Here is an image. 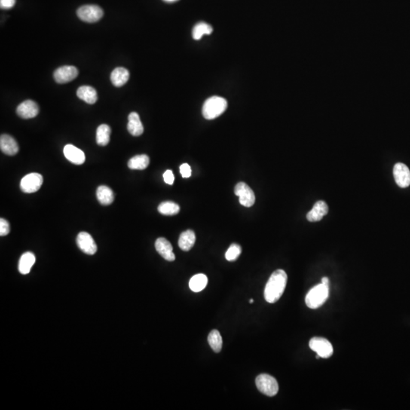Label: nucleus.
<instances>
[{
	"mask_svg": "<svg viewBox=\"0 0 410 410\" xmlns=\"http://www.w3.org/2000/svg\"><path fill=\"white\" fill-rule=\"evenodd\" d=\"M181 175L183 178H189L191 175V169L188 163H183L179 167Z\"/></svg>",
	"mask_w": 410,
	"mask_h": 410,
	"instance_id": "31",
	"label": "nucleus"
},
{
	"mask_svg": "<svg viewBox=\"0 0 410 410\" xmlns=\"http://www.w3.org/2000/svg\"><path fill=\"white\" fill-rule=\"evenodd\" d=\"M77 15L83 22L94 23L102 19L104 12L98 6L86 5L78 9Z\"/></svg>",
	"mask_w": 410,
	"mask_h": 410,
	"instance_id": "5",
	"label": "nucleus"
},
{
	"mask_svg": "<svg viewBox=\"0 0 410 410\" xmlns=\"http://www.w3.org/2000/svg\"><path fill=\"white\" fill-rule=\"evenodd\" d=\"M328 213V206L323 200H319L315 203L313 209L307 214V220L310 222H318Z\"/></svg>",
	"mask_w": 410,
	"mask_h": 410,
	"instance_id": "15",
	"label": "nucleus"
},
{
	"mask_svg": "<svg viewBox=\"0 0 410 410\" xmlns=\"http://www.w3.org/2000/svg\"><path fill=\"white\" fill-rule=\"evenodd\" d=\"M164 1H166V2H168V3H172V2H176V1H177V0H164Z\"/></svg>",
	"mask_w": 410,
	"mask_h": 410,
	"instance_id": "35",
	"label": "nucleus"
},
{
	"mask_svg": "<svg viewBox=\"0 0 410 410\" xmlns=\"http://www.w3.org/2000/svg\"><path fill=\"white\" fill-rule=\"evenodd\" d=\"M0 148L7 155H16L19 152V147L13 137L9 135H2L0 138Z\"/></svg>",
	"mask_w": 410,
	"mask_h": 410,
	"instance_id": "16",
	"label": "nucleus"
},
{
	"mask_svg": "<svg viewBox=\"0 0 410 410\" xmlns=\"http://www.w3.org/2000/svg\"><path fill=\"white\" fill-rule=\"evenodd\" d=\"M78 75V71L76 67L72 65H64L55 71L53 78L59 84H65L70 82L76 78Z\"/></svg>",
	"mask_w": 410,
	"mask_h": 410,
	"instance_id": "9",
	"label": "nucleus"
},
{
	"mask_svg": "<svg viewBox=\"0 0 410 410\" xmlns=\"http://www.w3.org/2000/svg\"><path fill=\"white\" fill-rule=\"evenodd\" d=\"M287 283V274L283 270H277L272 273L264 289V298L269 303H275L284 292Z\"/></svg>",
	"mask_w": 410,
	"mask_h": 410,
	"instance_id": "1",
	"label": "nucleus"
},
{
	"mask_svg": "<svg viewBox=\"0 0 410 410\" xmlns=\"http://www.w3.org/2000/svg\"><path fill=\"white\" fill-rule=\"evenodd\" d=\"M16 112L21 118L25 120L34 118L39 114V107L34 101L28 99L19 105Z\"/></svg>",
	"mask_w": 410,
	"mask_h": 410,
	"instance_id": "12",
	"label": "nucleus"
},
{
	"mask_svg": "<svg viewBox=\"0 0 410 410\" xmlns=\"http://www.w3.org/2000/svg\"><path fill=\"white\" fill-rule=\"evenodd\" d=\"M128 131L133 136H140L144 132V126L139 114L135 112L131 113L129 116Z\"/></svg>",
	"mask_w": 410,
	"mask_h": 410,
	"instance_id": "17",
	"label": "nucleus"
},
{
	"mask_svg": "<svg viewBox=\"0 0 410 410\" xmlns=\"http://www.w3.org/2000/svg\"><path fill=\"white\" fill-rule=\"evenodd\" d=\"M158 212L161 215L166 216H173L177 215L180 211V208L177 203L173 201H164L158 206Z\"/></svg>",
	"mask_w": 410,
	"mask_h": 410,
	"instance_id": "26",
	"label": "nucleus"
},
{
	"mask_svg": "<svg viewBox=\"0 0 410 410\" xmlns=\"http://www.w3.org/2000/svg\"><path fill=\"white\" fill-rule=\"evenodd\" d=\"M163 179H164V182L168 185H173L175 180V176L172 170L168 169L163 173Z\"/></svg>",
	"mask_w": 410,
	"mask_h": 410,
	"instance_id": "32",
	"label": "nucleus"
},
{
	"mask_svg": "<svg viewBox=\"0 0 410 410\" xmlns=\"http://www.w3.org/2000/svg\"><path fill=\"white\" fill-rule=\"evenodd\" d=\"M208 284L207 276L203 273H198L191 277L189 281V287L194 292L203 290Z\"/></svg>",
	"mask_w": 410,
	"mask_h": 410,
	"instance_id": "25",
	"label": "nucleus"
},
{
	"mask_svg": "<svg viewBox=\"0 0 410 410\" xmlns=\"http://www.w3.org/2000/svg\"><path fill=\"white\" fill-rule=\"evenodd\" d=\"M195 243V234L192 230L183 232L179 236V246L182 251L188 252L194 246Z\"/></svg>",
	"mask_w": 410,
	"mask_h": 410,
	"instance_id": "20",
	"label": "nucleus"
},
{
	"mask_svg": "<svg viewBox=\"0 0 410 410\" xmlns=\"http://www.w3.org/2000/svg\"><path fill=\"white\" fill-rule=\"evenodd\" d=\"M43 182V176L39 173H30L21 180V190L25 193L36 192L41 188Z\"/></svg>",
	"mask_w": 410,
	"mask_h": 410,
	"instance_id": "8",
	"label": "nucleus"
},
{
	"mask_svg": "<svg viewBox=\"0 0 410 410\" xmlns=\"http://www.w3.org/2000/svg\"><path fill=\"white\" fill-rule=\"evenodd\" d=\"M213 28L205 22H199L193 28L192 36L194 40H200L204 34H211Z\"/></svg>",
	"mask_w": 410,
	"mask_h": 410,
	"instance_id": "28",
	"label": "nucleus"
},
{
	"mask_svg": "<svg viewBox=\"0 0 410 410\" xmlns=\"http://www.w3.org/2000/svg\"><path fill=\"white\" fill-rule=\"evenodd\" d=\"M257 388L263 394L268 396L277 395L279 391V385L277 380L267 374H261L255 379Z\"/></svg>",
	"mask_w": 410,
	"mask_h": 410,
	"instance_id": "4",
	"label": "nucleus"
},
{
	"mask_svg": "<svg viewBox=\"0 0 410 410\" xmlns=\"http://www.w3.org/2000/svg\"><path fill=\"white\" fill-rule=\"evenodd\" d=\"M111 129L108 125H100L96 129V142L98 145L106 146L111 139Z\"/></svg>",
	"mask_w": 410,
	"mask_h": 410,
	"instance_id": "23",
	"label": "nucleus"
},
{
	"mask_svg": "<svg viewBox=\"0 0 410 410\" xmlns=\"http://www.w3.org/2000/svg\"><path fill=\"white\" fill-rule=\"evenodd\" d=\"M227 102L221 96H214L205 101L202 114L206 120H214L224 114L227 110Z\"/></svg>",
	"mask_w": 410,
	"mask_h": 410,
	"instance_id": "2",
	"label": "nucleus"
},
{
	"mask_svg": "<svg viewBox=\"0 0 410 410\" xmlns=\"http://www.w3.org/2000/svg\"><path fill=\"white\" fill-rule=\"evenodd\" d=\"M157 252L168 261H173L176 259L173 252V246L165 238H158L155 243Z\"/></svg>",
	"mask_w": 410,
	"mask_h": 410,
	"instance_id": "13",
	"label": "nucleus"
},
{
	"mask_svg": "<svg viewBox=\"0 0 410 410\" xmlns=\"http://www.w3.org/2000/svg\"><path fill=\"white\" fill-rule=\"evenodd\" d=\"M16 4V0H0V7L4 10H10Z\"/></svg>",
	"mask_w": 410,
	"mask_h": 410,
	"instance_id": "33",
	"label": "nucleus"
},
{
	"mask_svg": "<svg viewBox=\"0 0 410 410\" xmlns=\"http://www.w3.org/2000/svg\"><path fill=\"white\" fill-rule=\"evenodd\" d=\"M36 258L31 252H25L22 255L19 260V270L22 274H28L31 271V267L34 265Z\"/></svg>",
	"mask_w": 410,
	"mask_h": 410,
	"instance_id": "21",
	"label": "nucleus"
},
{
	"mask_svg": "<svg viewBox=\"0 0 410 410\" xmlns=\"http://www.w3.org/2000/svg\"><path fill=\"white\" fill-rule=\"evenodd\" d=\"M96 197L102 205H110L114 202V191L106 185H101L96 189Z\"/></svg>",
	"mask_w": 410,
	"mask_h": 410,
	"instance_id": "22",
	"label": "nucleus"
},
{
	"mask_svg": "<svg viewBox=\"0 0 410 410\" xmlns=\"http://www.w3.org/2000/svg\"><path fill=\"white\" fill-rule=\"evenodd\" d=\"M310 347L321 358L324 359L331 357L334 353L332 344L323 337H314L311 339L310 341Z\"/></svg>",
	"mask_w": 410,
	"mask_h": 410,
	"instance_id": "6",
	"label": "nucleus"
},
{
	"mask_svg": "<svg viewBox=\"0 0 410 410\" xmlns=\"http://www.w3.org/2000/svg\"><path fill=\"white\" fill-rule=\"evenodd\" d=\"M242 248L239 245L233 243L227 249V252L225 254V258L227 261H234L239 258V255H241Z\"/></svg>",
	"mask_w": 410,
	"mask_h": 410,
	"instance_id": "29",
	"label": "nucleus"
},
{
	"mask_svg": "<svg viewBox=\"0 0 410 410\" xmlns=\"http://www.w3.org/2000/svg\"><path fill=\"white\" fill-rule=\"evenodd\" d=\"M393 176L396 184L400 188H406L410 185V170L406 165L397 163L393 167Z\"/></svg>",
	"mask_w": 410,
	"mask_h": 410,
	"instance_id": "10",
	"label": "nucleus"
},
{
	"mask_svg": "<svg viewBox=\"0 0 410 410\" xmlns=\"http://www.w3.org/2000/svg\"><path fill=\"white\" fill-rule=\"evenodd\" d=\"M322 283L329 286V279L328 277H323L322 280Z\"/></svg>",
	"mask_w": 410,
	"mask_h": 410,
	"instance_id": "34",
	"label": "nucleus"
},
{
	"mask_svg": "<svg viewBox=\"0 0 410 410\" xmlns=\"http://www.w3.org/2000/svg\"><path fill=\"white\" fill-rule=\"evenodd\" d=\"M10 223H9L7 220L1 218V219H0V236H7V235L10 233Z\"/></svg>",
	"mask_w": 410,
	"mask_h": 410,
	"instance_id": "30",
	"label": "nucleus"
},
{
	"mask_svg": "<svg viewBox=\"0 0 410 410\" xmlns=\"http://www.w3.org/2000/svg\"><path fill=\"white\" fill-rule=\"evenodd\" d=\"M150 163V159L146 154L136 155L131 158L128 162V166L131 169H145Z\"/></svg>",
	"mask_w": 410,
	"mask_h": 410,
	"instance_id": "24",
	"label": "nucleus"
},
{
	"mask_svg": "<svg viewBox=\"0 0 410 410\" xmlns=\"http://www.w3.org/2000/svg\"><path fill=\"white\" fill-rule=\"evenodd\" d=\"M234 192L239 197V203L244 207L250 208L255 203V193L245 182H239L235 187Z\"/></svg>",
	"mask_w": 410,
	"mask_h": 410,
	"instance_id": "7",
	"label": "nucleus"
},
{
	"mask_svg": "<svg viewBox=\"0 0 410 410\" xmlns=\"http://www.w3.org/2000/svg\"><path fill=\"white\" fill-rule=\"evenodd\" d=\"M249 302H250V303L254 302V300L253 299H250V301H249Z\"/></svg>",
	"mask_w": 410,
	"mask_h": 410,
	"instance_id": "36",
	"label": "nucleus"
},
{
	"mask_svg": "<svg viewBox=\"0 0 410 410\" xmlns=\"http://www.w3.org/2000/svg\"><path fill=\"white\" fill-rule=\"evenodd\" d=\"M129 71L126 68L123 67L116 68L112 73H111V79L113 84L116 87H122L126 84L128 80L129 79Z\"/></svg>",
	"mask_w": 410,
	"mask_h": 410,
	"instance_id": "18",
	"label": "nucleus"
},
{
	"mask_svg": "<svg viewBox=\"0 0 410 410\" xmlns=\"http://www.w3.org/2000/svg\"><path fill=\"white\" fill-rule=\"evenodd\" d=\"M329 296V286L321 283L313 287L305 297L306 305L312 310L321 307Z\"/></svg>",
	"mask_w": 410,
	"mask_h": 410,
	"instance_id": "3",
	"label": "nucleus"
},
{
	"mask_svg": "<svg viewBox=\"0 0 410 410\" xmlns=\"http://www.w3.org/2000/svg\"><path fill=\"white\" fill-rule=\"evenodd\" d=\"M77 96L89 105H93L97 100V93H96V90L90 86L80 87L77 90Z\"/></svg>",
	"mask_w": 410,
	"mask_h": 410,
	"instance_id": "19",
	"label": "nucleus"
},
{
	"mask_svg": "<svg viewBox=\"0 0 410 410\" xmlns=\"http://www.w3.org/2000/svg\"><path fill=\"white\" fill-rule=\"evenodd\" d=\"M64 155L67 160H69L74 164H83L85 161L84 153L79 148H76L72 145H66L64 147Z\"/></svg>",
	"mask_w": 410,
	"mask_h": 410,
	"instance_id": "14",
	"label": "nucleus"
},
{
	"mask_svg": "<svg viewBox=\"0 0 410 410\" xmlns=\"http://www.w3.org/2000/svg\"><path fill=\"white\" fill-rule=\"evenodd\" d=\"M78 248L87 255H94L97 251V246L92 236L86 232H81L77 236Z\"/></svg>",
	"mask_w": 410,
	"mask_h": 410,
	"instance_id": "11",
	"label": "nucleus"
},
{
	"mask_svg": "<svg viewBox=\"0 0 410 410\" xmlns=\"http://www.w3.org/2000/svg\"><path fill=\"white\" fill-rule=\"evenodd\" d=\"M208 340H209V345L215 353H220L223 347V339L218 330H213L209 334Z\"/></svg>",
	"mask_w": 410,
	"mask_h": 410,
	"instance_id": "27",
	"label": "nucleus"
}]
</instances>
